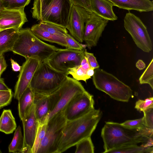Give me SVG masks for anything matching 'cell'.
Returning <instances> with one entry per match:
<instances>
[{"label": "cell", "mask_w": 153, "mask_h": 153, "mask_svg": "<svg viewBox=\"0 0 153 153\" xmlns=\"http://www.w3.org/2000/svg\"><path fill=\"white\" fill-rule=\"evenodd\" d=\"M104 152L128 145L142 143L147 146H153V137L147 133L126 127L121 123L106 122L101 131Z\"/></svg>", "instance_id": "6da1fadb"}, {"label": "cell", "mask_w": 153, "mask_h": 153, "mask_svg": "<svg viewBox=\"0 0 153 153\" xmlns=\"http://www.w3.org/2000/svg\"><path fill=\"white\" fill-rule=\"evenodd\" d=\"M102 116L94 108L78 118L67 121L58 148L57 153L63 152L75 146L82 140L91 137Z\"/></svg>", "instance_id": "7a4b0ae2"}, {"label": "cell", "mask_w": 153, "mask_h": 153, "mask_svg": "<svg viewBox=\"0 0 153 153\" xmlns=\"http://www.w3.org/2000/svg\"><path fill=\"white\" fill-rule=\"evenodd\" d=\"M59 49L43 42L33 33L30 28H27L19 30L18 37L11 51L26 59L33 58L43 62Z\"/></svg>", "instance_id": "3957f363"}, {"label": "cell", "mask_w": 153, "mask_h": 153, "mask_svg": "<svg viewBox=\"0 0 153 153\" xmlns=\"http://www.w3.org/2000/svg\"><path fill=\"white\" fill-rule=\"evenodd\" d=\"M68 75L56 71L45 62H41L29 86L34 93L49 95L62 84Z\"/></svg>", "instance_id": "277c9868"}, {"label": "cell", "mask_w": 153, "mask_h": 153, "mask_svg": "<svg viewBox=\"0 0 153 153\" xmlns=\"http://www.w3.org/2000/svg\"><path fill=\"white\" fill-rule=\"evenodd\" d=\"M72 5L70 0H43L39 7L32 11V17L66 28Z\"/></svg>", "instance_id": "5b68a950"}, {"label": "cell", "mask_w": 153, "mask_h": 153, "mask_svg": "<svg viewBox=\"0 0 153 153\" xmlns=\"http://www.w3.org/2000/svg\"><path fill=\"white\" fill-rule=\"evenodd\" d=\"M92 80L96 88L116 100L128 102L133 96L129 86L113 75L99 68L94 70Z\"/></svg>", "instance_id": "8992f818"}, {"label": "cell", "mask_w": 153, "mask_h": 153, "mask_svg": "<svg viewBox=\"0 0 153 153\" xmlns=\"http://www.w3.org/2000/svg\"><path fill=\"white\" fill-rule=\"evenodd\" d=\"M85 91L79 82L67 76L62 84L49 95L50 108L47 122L55 114L63 111L75 96Z\"/></svg>", "instance_id": "52a82bcc"}, {"label": "cell", "mask_w": 153, "mask_h": 153, "mask_svg": "<svg viewBox=\"0 0 153 153\" xmlns=\"http://www.w3.org/2000/svg\"><path fill=\"white\" fill-rule=\"evenodd\" d=\"M66 121L63 110L55 114L47 121L45 135L36 153H57Z\"/></svg>", "instance_id": "ba28073f"}, {"label": "cell", "mask_w": 153, "mask_h": 153, "mask_svg": "<svg viewBox=\"0 0 153 153\" xmlns=\"http://www.w3.org/2000/svg\"><path fill=\"white\" fill-rule=\"evenodd\" d=\"M124 23L125 29L137 46L145 52L151 51L152 49L151 39L146 26L140 19L129 12L125 15Z\"/></svg>", "instance_id": "9c48e42d"}, {"label": "cell", "mask_w": 153, "mask_h": 153, "mask_svg": "<svg viewBox=\"0 0 153 153\" xmlns=\"http://www.w3.org/2000/svg\"><path fill=\"white\" fill-rule=\"evenodd\" d=\"M84 51L59 48L45 62L56 71L68 74L69 69L80 65Z\"/></svg>", "instance_id": "30bf717a"}, {"label": "cell", "mask_w": 153, "mask_h": 153, "mask_svg": "<svg viewBox=\"0 0 153 153\" xmlns=\"http://www.w3.org/2000/svg\"><path fill=\"white\" fill-rule=\"evenodd\" d=\"M93 97L86 91L72 99L63 110L67 121L79 118L94 108Z\"/></svg>", "instance_id": "8fae6325"}, {"label": "cell", "mask_w": 153, "mask_h": 153, "mask_svg": "<svg viewBox=\"0 0 153 153\" xmlns=\"http://www.w3.org/2000/svg\"><path fill=\"white\" fill-rule=\"evenodd\" d=\"M91 13L83 7L72 4L66 29L71 35L79 43L83 41L85 23Z\"/></svg>", "instance_id": "7c38bea8"}, {"label": "cell", "mask_w": 153, "mask_h": 153, "mask_svg": "<svg viewBox=\"0 0 153 153\" xmlns=\"http://www.w3.org/2000/svg\"><path fill=\"white\" fill-rule=\"evenodd\" d=\"M108 20L91 13L86 22L83 36V41L90 49L96 46Z\"/></svg>", "instance_id": "4fadbf2b"}, {"label": "cell", "mask_w": 153, "mask_h": 153, "mask_svg": "<svg viewBox=\"0 0 153 153\" xmlns=\"http://www.w3.org/2000/svg\"><path fill=\"white\" fill-rule=\"evenodd\" d=\"M41 62L38 59L29 58L23 64L15 87L13 97L18 100L29 86L33 75Z\"/></svg>", "instance_id": "5bb4252c"}, {"label": "cell", "mask_w": 153, "mask_h": 153, "mask_svg": "<svg viewBox=\"0 0 153 153\" xmlns=\"http://www.w3.org/2000/svg\"><path fill=\"white\" fill-rule=\"evenodd\" d=\"M22 123L24 142L23 148L20 153H32V149L39 125L34 105Z\"/></svg>", "instance_id": "9a60e30c"}, {"label": "cell", "mask_w": 153, "mask_h": 153, "mask_svg": "<svg viewBox=\"0 0 153 153\" xmlns=\"http://www.w3.org/2000/svg\"><path fill=\"white\" fill-rule=\"evenodd\" d=\"M25 8L19 9H4L0 12V28H13L19 30L28 20Z\"/></svg>", "instance_id": "2e32d148"}, {"label": "cell", "mask_w": 153, "mask_h": 153, "mask_svg": "<svg viewBox=\"0 0 153 153\" xmlns=\"http://www.w3.org/2000/svg\"><path fill=\"white\" fill-rule=\"evenodd\" d=\"M114 6L128 11L135 10L140 12L153 10V2L150 0H108Z\"/></svg>", "instance_id": "e0dca14e"}, {"label": "cell", "mask_w": 153, "mask_h": 153, "mask_svg": "<svg viewBox=\"0 0 153 153\" xmlns=\"http://www.w3.org/2000/svg\"><path fill=\"white\" fill-rule=\"evenodd\" d=\"M34 93V105L37 119L39 123H47L46 119L50 108L49 96Z\"/></svg>", "instance_id": "ac0fdd59"}, {"label": "cell", "mask_w": 153, "mask_h": 153, "mask_svg": "<svg viewBox=\"0 0 153 153\" xmlns=\"http://www.w3.org/2000/svg\"><path fill=\"white\" fill-rule=\"evenodd\" d=\"M113 3L108 0H91L92 12L108 21L117 19L113 10Z\"/></svg>", "instance_id": "d6986e66"}, {"label": "cell", "mask_w": 153, "mask_h": 153, "mask_svg": "<svg viewBox=\"0 0 153 153\" xmlns=\"http://www.w3.org/2000/svg\"><path fill=\"white\" fill-rule=\"evenodd\" d=\"M34 93L29 86L20 97L18 109L20 120L23 121L34 105Z\"/></svg>", "instance_id": "ffe728a7"}, {"label": "cell", "mask_w": 153, "mask_h": 153, "mask_svg": "<svg viewBox=\"0 0 153 153\" xmlns=\"http://www.w3.org/2000/svg\"><path fill=\"white\" fill-rule=\"evenodd\" d=\"M19 30L9 28L0 31V56L12 51L18 37Z\"/></svg>", "instance_id": "44dd1931"}, {"label": "cell", "mask_w": 153, "mask_h": 153, "mask_svg": "<svg viewBox=\"0 0 153 153\" xmlns=\"http://www.w3.org/2000/svg\"><path fill=\"white\" fill-rule=\"evenodd\" d=\"M33 33L39 39L55 43L67 48L65 37L52 34L41 28L38 24L33 25L30 28Z\"/></svg>", "instance_id": "7402d4cb"}, {"label": "cell", "mask_w": 153, "mask_h": 153, "mask_svg": "<svg viewBox=\"0 0 153 153\" xmlns=\"http://www.w3.org/2000/svg\"><path fill=\"white\" fill-rule=\"evenodd\" d=\"M16 128L15 118L11 110L4 109L0 117V131L9 134L12 133Z\"/></svg>", "instance_id": "603a6c76"}, {"label": "cell", "mask_w": 153, "mask_h": 153, "mask_svg": "<svg viewBox=\"0 0 153 153\" xmlns=\"http://www.w3.org/2000/svg\"><path fill=\"white\" fill-rule=\"evenodd\" d=\"M108 153H153L152 146L143 145L131 144L123 146L112 150Z\"/></svg>", "instance_id": "cb8c5ba5"}, {"label": "cell", "mask_w": 153, "mask_h": 153, "mask_svg": "<svg viewBox=\"0 0 153 153\" xmlns=\"http://www.w3.org/2000/svg\"><path fill=\"white\" fill-rule=\"evenodd\" d=\"M24 142L21 127L19 126L15 130L13 139L8 146L9 152L20 153L23 148Z\"/></svg>", "instance_id": "d4e9b609"}, {"label": "cell", "mask_w": 153, "mask_h": 153, "mask_svg": "<svg viewBox=\"0 0 153 153\" xmlns=\"http://www.w3.org/2000/svg\"><path fill=\"white\" fill-rule=\"evenodd\" d=\"M121 124L128 128L146 132L151 137H153V131L149 129L147 127L144 117L140 119L126 120Z\"/></svg>", "instance_id": "484cf974"}, {"label": "cell", "mask_w": 153, "mask_h": 153, "mask_svg": "<svg viewBox=\"0 0 153 153\" xmlns=\"http://www.w3.org/2000/svg\"><path fill=\"white\" fill-rule=\"evenodd\" d=\"M38 24L44 30L56 35L65 37L68 33L65 27L55 24L40 21Z\"/></svg>", "instance_id": "4316f807"}, {"label": "cell", "mask_w": 153, "mask_h": 153, "mask_svg": "<svg viewBox=\"0 0 153 153\" xmlns=\"http://www.w3.org/2000/svg\"><path fill=\"white\" fill-rule=\"evenodd\" d=\"M75 153H93L94 147L91 137L85 138L79 142L76 145Z\"/></svg>", "instance_id": "83f0119b"}, {"label": "cell", "mask_w": 153, "mask_h": 153, "mask_svg": "<svg viewBox=\"0 0 153 153\" xmlns=\"http://www.w3.org/2000/svg\"><path fill=\"white\" fill-rule=\"evenodd\" d=\"M140 84H147L153 89V59L139 79Z\"/></svg>", "instance_id": "f1b7e54d"}, {"label": "cell", "mask_w": 153, "mask_h": 153, "mask_svg": "<svg viewBox=\"0 0 153 153\" xmlns=\"http://www.w3.org/2000/svg\"><path fill=\"white\" fill-rule=\"evenodd\" d=\"M47 123H39L36 134L32 149V153H36L40 143L45 135Z\"/></svg>", "instance_id": "f546056e"}, {"label": "cell", "mask_w": 153, "mask_h": 153, "mask_svg": "<svg viewBox=\"0 0 153 153\" xmlns=\"http://www.w3.org/2000/svg\"><path fill=\"white\" fill-rule=\"evenodd\" d=\"M87 70L79 65L69 69L68 73L71 75L76 80H82L86 83V81L89 79L87 75Z\"/></svg>", "instance_id": "4dcf8cb0"}, {"label": "cell", "mask_w": 153, "mask_h": 153, "mask_svg": "<svg viewBox=\"0 0 153 153\" xmlns=\"http://www.w3.org/2000/svg\"><path fill=\"white\" fill-rule=\"evenodd\" d=\"M5 9H19L27 5L30 0H1Z\"/></svg>", "instance_id": "1f68e13d"}, {"label": "cell", "mask_w": 153, "mask_h": 153, "mask_svg": "<svg viewBox=\"0 0 153 153\" xmlns=\"http://www.w3.org/2000/svg\"><path fill=\"white\" fill-rule=\"evenodd\" d=\"M13 94L11 89L0 91V109L9 105L11 102Z\"/></svg>", "instance_id": "d6a6232c"}, {"label": "cell", "mask_w": 153, "mask_h": 153, "mask_svg": "<svg viewBox=\"0 0 153 153\" xmlns=\"http://www.w3.org/2000/svg\"><path fill=\"white\" fill-rule=\"evenodd\" d=\"M153 107V97L147 98L145 100H139L135 103V108L138 111H142Z\"/></svg>", "instance_id": "836d02e7"}, {"label": "cell", "mask_w": 153, "mask_h": 153, "mask_svg": "<svg viewBox=\"0 0 153 153\" xmlns=\"http://www.w3.org/2000/svg\"><path fill=\"white\" fill-rule=\"evenodd\" d=\"M67 48L78 50H84V47L71 35L68 33L65 37Z\"/></svg>", "instance_id": "e575fe53"}, {"label": "cell", "mask_w": 153, "mask_h": 153, "mask_svg": "<svg viewBox=\"0 0 153 153\" xmlns=\"http://www.w3.org/2000/svg\"><path fill=\"white\" fill-rule=\"evenodd\" d=\"M147 127L153 131V107L149 108L143 111Z\"/></svg>", "instance_id": "d590c367"}, {"label": "cell", "mask_w": 153, "mask_h": 153, "mask_svg": "<svg viewBox=\"0 0 153 153\" xmlns=\"http://www.w3.org/2000/svg\"><path fill=\"white\" fill-rule=\"evenodd\" d=\"M84 53L87 59L90 68L94 69L99 68L100 66L93 53L88 52L86 50L84 51Z\"/></svg>", "instance_id": "8d00e7d4"}, {"label": "cell", "mask_w": 153, "mask_h": 153, "mask_svg": "<svg viewBox=\"0 0 153 153\" xmlns=\"http://www.w3.org/2000/svg\"><path fill=\"white\" fill-rule=\"evenodd\" d=\"M72 4L83 7L91 13V0H70Z\"/></svg>", "instance_id": "74e56055"}, {"label": "cell", "mask_w": 153, "mask_h": 153, "mask_svg": "<svg viewBox=\"0 0 153 153\" xmlns=\"http://www.w3.org/2000/svg\"><path fill=\"white\" fill-rule=\"evenodd\" d=\"M7 67L4 57L3 55L0 56V78L1 74L5 70Z\"/></svg>", "instance_id": "f35d334b"}, {"label": "cell", "mask_w": 153, "mask_h": 153, "mask_svg": "<svg viewBox=\"0 0 153 153\" xmlns=\"http://www.w3.org/2000/svg\"><path fill=\"white\" fill-rule=\"evenodd\" d=\"M10 61L13 71L15 72H20L22 66L20 65L16 62L12 58L10 59Z\"/></svg>", "instance_id": "ab89813d"}, {"label": "cell", "mask_w": 153, "mask_h": 153, "mask_svg": "<svg viewBox=\"0 0 153 153\" xmlns=\"http://www.w3.org/2000/svg\"><path fill=\"white\" fill-rule=\"evenodd\" d=\"M11 89L5 84L4 79L0 78V91H8Z\"/></svg>", "instance_id": "60d3db41"}, {"label": "cell", "mask_w": 153, "mask_h": 153, "mask_svg": "<svg viewBox=\"0 0 153 153\" xmlns=\"http://www.w3.org/2000/svg\"><path fill=\"white\" fill-rule=\"evenodd\" d=\"M136 67L140 70H143L146 67V64L142 60H139L136 64Z\"/></svg>", "instance_id": "b9f144b4"}, {"label": "cell", "mask_w": 153, "mask_h": 153, "mask_svg": "<svg viewBox=\"0 0 153 153\" xmlns=\"http://www.w3.org/2000/svg\"><path fill=\"white\" fill-rule=\"evenodd\" d=\"M43 0H34L32 10H34L37 9L40 6Z\"/></svg>", "instance_id": "7bdbcfd3"}, {"label": "cell", "mask_w": 153, "mask_h": 153, "mask_svg": "<svg viewBox=\"0 0 153 153\" xmlns=\"http://www.w3.org/2000/svg\"><path fill=\"white\" fill-rule=\"evenodd\" d=\"M94 69L90 68L87 71V75L90 79L93 76L94 73Z\"/></svg>", "instance_id": "ee69618b"}, {"label": "cell", "mask_w": 153, "mask_h": 153, "mask_svg": "<svg viewBox=\"0 0 153 153\" xmlns=\"http://www.w3.org/2000/svg\"><path fill=\"white\" fill-rule=\"evenodd\" d=\"M87 62V59L85 56L84 57L82 60L80 65L82 66L85 64Z\"/></svg>", "instance_id": "f6af8a7d"}, {"label": "cell", "mask_w": 153, "mask_h": 153, "mask_svg": "<svg viewBox=\"0 0 153 153\" xmlns=\"http://www.w3.org/2000/svg\"><path fill=\"white\" fill-rule=\"evenodd\" d=\"M4 9L5 8L4 7L1 1L0 0V12Z\"/></svg>", "instance_id": "bcb514c9"}, {"label": "cell", "mask_w": 153, "mask_h": 153, "mask_svg": "<svg viewBox=\"0 0 153 153\" xmlns=\"http://www.w3.org/2000/svg\"><path fill=\"white\" fill-rule=\"evenodd\" d=\"M2 153V152L0 150V153Z\"/></svg>", "instance_id": "7dc6e473"}, {"label": "cell", "mask_w": 153, "mask_h": 153, "mask_svg": "<svg viewBox=\"0 0 153 153\" xmlns=\"http://www.w3.org/2000/svg\"><path fill=\"white\" fill-rule=\"evenodd\" d=\"M2 30H1L0 28V31H1Z\"/></svg>", "instance_id": "c3c4849f"}]
</instances>
